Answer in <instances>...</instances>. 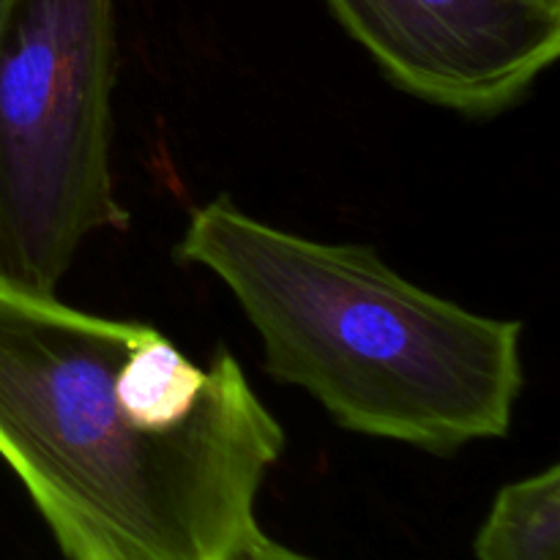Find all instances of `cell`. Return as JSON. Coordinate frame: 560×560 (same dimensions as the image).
<instances>
[{
  "label": "cell",
  "instance_id": "cell-2",
  "mask_svg": "<svg viewBox=\"0 0 560 560\" xmlns=\"http://www.w3.org/2000/svg\"><path fill=\"white\" fill-rule=\"evenodd\" d=\"M175 257L222 279L260 334L268 375L342 430L441 457L512 430L523 323L419 288L366 244L273 228L228 195L191 211Z\"/></svg>",
  "mask_w": 560,
  "mask_h": 560
},
{
  "label": "cell",
  "instance_id": "cell-6",
  "mask_svg": "<svg viewBox=\"0 0 560 560\" xmlns=\"http://www.w3.org/2000/svg\"><path fill=\"white\" fill-rule=\"evenodd\" d=\"M238 560H315V558L290 550V547L279 545V541H273L271 536L257 530V534L246 541V547L241 550Z\"/></svg>",
  "mask_w": 560,
  "mask_h": 560
},
{
  "label": "cell",
  "instance_id": "cell-1",
  "mask_svg": "<svg viewBox=\"0 0 560 560\" xmlns=\"http://www.w3.org/2000/svg\"><path fill=\"white\" fill-rule=\"evenodd\" d=\"M282 452L228 348L0 279V459L66 560H238Z\"/></svg>",
  "mask_w": 560,
  "mask_h": 560
},
{
  "label": "cell",
  "instance_id": "cell-4",
  "mask_svg": "<svg viewBox=\"0 0 560 560\" xmlns=\"http://www.w3.org/2000/svg\"><path fill=\"white\" fill-rule=\"evenodd\" d=\"M410 96L470 118L523 102L560 55V0H326Z\"/></svg>",
  "mask_w": 560,
  "mask_h": 560
},
{
  "label": "cell",
  "instance_id": "cell-5",
  "mask_svg": "<svg viewBox=\"0 0 560 560\" xmlns=\"http://www.w3.org/2000/svg\"><path fill=\"white\" fill-rule=\"evenodd\" d=\"M479 560H560V468L501 487L474 541Z\"/></svg>",
  "mask_w": 560,
  "mask_h": 560
},
{
  "label": "cell",
  "instance_id": "cell-7",
  "mask_svg": "<svg viewBox=\"0 0 560 560\" xmlns=\"http://www.w3.org/2000/svg\"><path fill=\"white\" fill-rule=\"evenodd\" d=\"M14 3H16V0H0V25H3V22H5L9 11L14 9Z\"/></svg>",
  "mask_w": 560,
  "mask_h": 560
},
{
  "label": "cell",
  "instance_id": "cell-3",
  "mask_svg": "<svg viewBox=\"0 0 560 560\" xmlns=\"http://www.w3.org/2000/svg\"><path fill=\"white\" fill-rule=\"evenodd\" d=\"M115 0H16L0 25V279L55 293L115 197Z\"/></svg>",
  "mask_w": 560,
  "mask_h": 560
}]
</instances>
